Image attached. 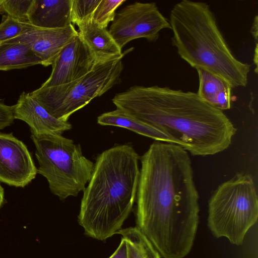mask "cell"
<instances>
[{
    "label": "cell",
    "instance_id": "cell-1",
    "mask_svg": "<svg viewBox=\"0 0 258 258\" xmlns=\"http://www.w3.org/2000/svg\"><path fill=\"white\" fill-rule=\"evenodd\" d=\"M140 160L136 227L161 257L183 258L192 247L200 211L188 153L155 141Z\"/></svg>",
    "mask_w": 258,
    "mask_h": 258
},
{
    "label": "cell",
    "instance_id": "cell-2",
    "mask_svg": "<svg viewBox=\"0 0 258 258\" xmlns=\"http://www.w3.org/2000/svg\"><path fill=\"white\" fill-rule=\"evenodd\" d=\"M112 101L116 109L163 131L194 156L224 151L237 130L223 111L193 92L134 85L116 94Z\"/></svg>",
    "mask_w": 258,
    "mask_h": 258
},
{
    "label": "cell",
    "instance_id": "cell-3",
    "mask_svg": "<svg viewBox=\"0 0 258 258\" xmlns=\"http://www.w3.org/2000/svg\"><path fill=\"white\" fill-rule=\"evenodd\" d=\"M140 157L128 144L97 156L78 217L86 235L105 241L122 229L136 200Z\"/></svg>",
    "mask_w": 258,
    "mask_h": 258
},
{
    "label": "cell",
    "instance_id": "cell-4",
    "mask_svg": "<svg viewBox=\"0 0 258 258\" xmlns=\"http://www.w3.org/2000/svg\"><path fill=\"white\" fill-rule=\"evenodd\" d=\"M169 22L172 45L191 67L223 78L232 88L247 85L251 66L233 55L208 4L182 0L172 7Z\"/></svg>",
    "mask_w": 258,
    "mask_h": 258
},
{
    "label": "cell",
    "instance_id": "cell-5",
    "mask_svg": "<svg viewBox=\"0 0 258 258\" xmlns=\"http://www.w3.org/2000/svg\"><path fill=\"white\" fill-rule=\"evenodd\" d=\"M31 137L36 147L37 172L47 179L51 191L62 201L83 191L94 163L83 155L80 145L61 135Z\"/></svg>",
    "mask_w": 258,
    "mask_h": 258
},
{
    "label": "cell",
    "instance_id": "cell-6",
    "mask_svg": "<svg viewBox=\"0 0 258 258\" xmlns=\"http://www.w3.org/2000/svg\"><path fill=\"white\" fill-rule=\"evenodd\" d=\"M258 197L252 177L238 174L217 187L208 203V225L217 238L240 245L257 221Z\"/></svg>",
    "mask_w": 258,
    "mask_h": 258
},
{
    "label": "cell",
    "instance_id": "cell-7",
    "mask_svg": "<svg viewBox=\"0 0 258 258\" xmlns=\"http://www.w3.org/2000/svg\"><path fill=\"white\" fill-rule=\"evenodd\" d=\"M122 58L96 64L91 72L73 82L39 87L30 93L53 117L68 121L74 112L120 83Z\"/></svg>",
    "mask_w": 258,
    "mask_h": 258
},
{
    "label": "cell",
    "instance_id": "cell-8",
    "mask_svg": "<svg viewBox=\"0 0 258 258\" xmlns=\"http://www.w3.org/2000/svg\"><path fill=\"white\" fill-rule=\"evenodd\" d=\"M170 29L169 20L160 12L155 3L135 2L115 14L109 32L119 47L140 38L154 42L163 29Z\"/></svg>",
    "mask_w": 258,
    "mask_h": 258
},
{
    "label": "cell",
    "instance_id": "cell-9",
    "mask_svg": "<svg viewBox=\"0 0 258 258\" xmlns=\"http://www.w3.org/2000/svg\"><path fill=\"white\" fill-rule=\"evenodd\" d=\"M27 146L12 133H0V181L24 187L37 174Z\"/></svg>",
    "mask_w": 258,
    "mask_h": 258
},
{
    "label": "cell",
    "instance_id": "cell-10",
    "mask_svg": "<svg viewBox=\"0 0 258 258\" xmlns=\"http://www.w3.org/2000/svg\"><path fill=\"white\" fill-rule=\"evenodd\" d=\"M95 66L93 57L78 35L55 58L50 76L40 87H55L73 82L89 73Z\"/></svg>",
    "mask_w": 258,
    "mask_h": 258
},
{
    "label": "cell",
    "instance_id": "cell-11",
    "mask_svg": "<svg viewBox=\"0 0 258 258\" xmlns=\"http://www.w3.org/2000/svg\"><path fill=\"white\" fill-rule=\"evenodd\" d=\"M78 32L71 24L62 28L34 27L25 33L4 43H20L29 47L42 61V66H51L63 48Z\"/></svg>",
    "mask_w": 258,
    "mask_h": 258
},
{
    "label": "cell",
    "instance_id": "cell-12",
    "mask_svg": "<svg viewBox=\"0 0 258 258\" xmlns=\"http://www.w3.org/2000/svg\"><path fill=\"white\" fill-rule=\"evenodd\" d=\"M14 117L27 123L32 135H61L71 130L69 121L59 120L51 115L31 94L23 92L13 105Z\"/></svg>",
    "mask_w": 258,
    "mask_h": 258
},
{
    "label": "cell",
    "instance_id": "cell-13",
    "mask_svg": "<svg viewBox=\"0 0 258 258\" xmlns=\"http://www.w3.org/2000/svg\"><path fill=\"white\" fill-rule=\"evenodd\" d=\"M78 35L93 57L95 64L123 57V53L109 31L95 24L92 20L79 26Z\"/></svg>",
    "mask_w": 258,
    "mask_h": 258
},
{
    "label": "cell",
    "instance_id": "cell-14",
    "mask_svg": "<svg viewBox=\"0 0 258 258\" xmlns=\"http://www.w3.org/2000/svg\"><path fill=\"white\" fill-rule=\"evenodd\" d=\"M72 0H34L28 22L35 27L62 28L71 24Z\"/></svg>",
    "mask_w": 258,
    "mask_h": 258
},
{
    "label": "cell",
    "instance_id": "cell-15",
    "mask_svg": "<svg viewBox=\"0 0 258 258\" xmlns=\"http://www.w3.org/2000/svg\"><path fill=\"white\" fill-rule=\"evenodd\" d=\"M199 80L197 92L200 98L211 106L223 111L231 106L232 87L223 78L206 70L197 69Z\"/></svg>",
    "mask_w": 258,
    "mask_h": 258
},
{
    "label": "cell",
    "instance_id": "cell-16",
    "mask_svg": "<svg viewBox=\"0 0 258 258\" xmlns=\"http://www.w3.org/2000/svg\"><path fill=\"white\" fill-rule=\"evenodd\" d=\"M97 123L102 125H111L128 129L156 141L179 145L178 142L163 131L143 123L124 114L120 110L101 114L97 117Z\"/></svg>",
    "mask_w": 258,
    "mask_h": 258
},
{
    "label": "cell",
    "instance_id": "cell-17",
    "mask_svg": "<svg viewBox=\"0 0 258 258\" xmlns=\"http://www.w3.org/2000/svg\"><path fill=\"white\" fill-rule=\"evenodd\" d=\"M40 64L42 60L27 45L20 43H0V71L26 69Z\"/></svg>",
    "mask_w": 258,
    "mask_h": 258
},
{
    "label": "cell",
    "instance_id": "cell-18",
    "mask_svg": "<svg viewBox=\"0 0 258 258\" xmlns=\"http://www.w3.org/2000/svg\"><path fill=\"white\" fill-rule=\"evenodd\" d=\"M117 234L126 242L127 258H161L151 243L136 227L121 229Z\"/></svg>",
    "mask_w": 258,
    "mask_h": 258
},
{
    "label": "cell",
    "instance_id": "cell-19",
    "mask_svg": "<svg viewBox=\"0 0 258 258\" xmlns=\"http://www.w3.org/2000/svg\"><path fill=\"white\" fill-rule=\"evenodd\" d=\"M125 0H101L94 11L92 21L102 28H106L114 19L116 9Z\"/></svg>",
    "mask_w": 258,
    "mask_h": 258
},
{
    "label": "cell",
    "instance_id": "cell-20",
    "mask_svg": "<svg viewBox=\"0 0 258 258\" xmlns=\"http://www.w3.org/2000/svg\"><path fill=\"white\" fill-rule=\"evenodd\" d=\"M34 27L29 22L20 21L8 15L3 16L0 23V43L17 37Z\"/></svg>",
    "mask_w": 258,
    "mask_h": 258
},
{
    "label": "cell",
    "instance_id": "cell-21",
    "mask_svg": "<svg viewBox=\"0 0 258 258\" xmlns=\"http://www.w3.org/2000/svg\"><path fill=\"white\" fill-rule=\"evenodd\" d=\"M101 0H72L71 10L72 24L78 27L92 20V15Z\"/></svg>",
    "mask_w": 258,
    "mask_h": 258
},
{
    "label": "cell",
    "instance_id": "cell-22",
    "mask_svg": "<svg viewBox=\"0 0 258 258\" xmlns=\"http://www.w3.org/2000/svg\"><path fill=\"white\" fill-rule=\"evenodd\" d=\"M34 0H0L3 13L20 21L28 22Z\"/></svg>",
    "mask_w": 258,
    "mask_h": 258
},
{
    "label": "cell",
    "instance_id": "cell-23",
    "mask_svg": "<svg viewBox=\"0 0 258 258\" xmlns=\"http://www.w3.org/2000/svg\"><path fill=\"white\" fill-rule=\"evenodd\" d=\"M14 119L13 105H7L0 99V130L11 125Z\"/></svg>",
    "mask_w": 258,
    "mask_h": 258
},
{
    "label": "cell",
    "instance_id": "cell-24",
    "mask_svg": "<svg viewBox=\"0 0 258 258\" xmlns=\"http://www.w3.org/2000/svg\"><path fill=\"white\" fill-rule=\"evenodd\" d=\"M109 258H127V248L125 240L121 238L117 248Z\"/></svg>",
    "mask_w": 258,
    "mask_h": 258
},
{
    "label": "cell",
    "instance_id": "cell-25",
    "mask_svg": "<svg viewBox=\"0 0 258 258\" xmlns=\"http://www.w3.org/2000/svg\"><path fill=\"white\" fill-rule=\"evenodd\" d=\"M251 33L256 41H257V16H255L252 27L251 28Z\"/></svg>",
    "mask_w": 258,
    "mask_h": 258
},
{
    "label": "cell",
    "instance_id": "cell-26",
    "mask_svg": "<svg viewBox=\"0 0 258 258\" xmlns=\"http://www.w3.org/2000/svg\"><path fill=\"white\" fill-rule=\"evenodd\" d=\"M4 189L0 183V209L5 204Z\"/></svg>",
    "mask_w": 258,
    "mask_h": 258
},
{
    "label": "cell",
    "instance_id": "cell-27",
    "mask_svg": "<svg viewBox=\"0 0 258 258\" xmlns=\"http://www.w3.org/2000/svg\"><path fill=\"white\" fill-rule=\"evenodd\" d=\"M3 13V11L2 8L1 4H0V14H2Z\"/></svg>",
    "mask_w": 258,
    "mask_h": 258
}]
</instances>
